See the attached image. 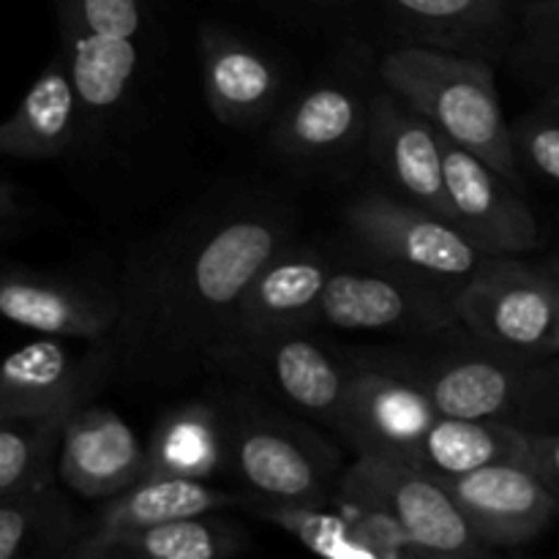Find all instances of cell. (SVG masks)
<instances>
[{
	"mask_svg": "<svg viewBox=\"0 0 559 559\" xmlns=\"http://www.w3.org/2000/svg\"><path fill=\"white\" fill-rule=\"evenodd\" d=\"M293 229L289 207L240 202L191 224L167 251L134 267L112 331L115 374L162 382L211 366L251 276Z\"/></svg>",
	"mask_w": 559,
	"mask_h": 559,
	"instance_id": "6da1fadb",
	"label": "cell"
},
{
	"mask_svg": "<svg viewBox=\"0 0 559 559\" xmlns=\"http://www.w3.org/2000/svg\"><path fill=\"white\" fill-rule=\"evenodd\" d=\"M360 364L402 377L442 418L502 420L516 429H551L557 415L555 358H522L467 331L409 338L407 347L360 349Z\"/></svg>",
	"mask_w": 559,
	"mask_h": 559,
	"instance_id": "7a4b0ae2",
	"label": "cell"
},
{
	"mask_svg": "<svg viewBox=\"0 0 559 559\" xmlns=\"http://www.w3.org/2000/svg\"><path fill=\"white\" fill-rule=\"evenodd\" d=\"M380 80L399 93L445 140L464 147L516 189L524 175L513 158L508 120L489 60L407 44L380 60Z\"/></svg>",
	"mask_w": 559,
	"mask_h": 559,
	"instance_id": "3957f363",
	"label": "cell"
},
{
	"mask_svg": "<svg viewBox=\"0 0 559 559\" xmlns=\"http://www.w3.org/2000/svg\"><path fill=\"white\" fill-rule=\"evenodd\" d=\"M222 409L224 469L251 497L331 506L344 462L325 435L262 399L235 396Z\"/></svg>",
	"mask_w": 559,
	"mask_h": 559,
	"instance_id": "277c9868",
	"label": "cell"
},
{
	"mask_svg": "<svg viewBox=\"0 0 559 559\" xmlns=\"http://www.w3.org/2000/svg\"><path fill=\"white\" fill-rule=\"evenodd\" d=\"M344 227L369 262L456 289L491 260L442 213L382 191L344 207Z\"/></svg>",
	"mask_w": 559,
	"mask_h": 559,
	"instance_id": "5b68a950",
	"label": "cell"
},
{
	"mask_svg": "<svg viewBox=\"0 0 559 559\" xmlns=\"http://www.w3.org/2000/svg\"><path fill=\"white\" fill-rule=\"evenodd\" d=\"M314 328L426 338L462 331V322L451 287L366 260L358 267L333 265L311 317Z\"/></svg>",
	"mask_w": 559,
	"mask_h": 559,
	"instance_id": "8992f818",
	"label": "cell"
},
{
	"mask_svg": "<svg viewBox=\"0 0 559 559\" xmlns=\"http://www.w3.org/2000/svg\"><path fill=\"white\" fill-rule=\"evenodd\" d=\"M459 322L469 336L522 358H557L559 289L551 271L516 257H491L453 289Z\"/></svg>",
	"mask_w": 559,
	"mask_h": 559,
	"instance_id": "52a82bcc",
	"label": "cell"
},
{
	"mask_svg": "<svg viewBox=\"0 0 559 559\" xmlns=\"http://www.w3.org/2000/svg\"><path fill=\"white\" fill-rule=\"evenodd\" d=\"M211 369H224L289 413L331 426L342 409L353 360L328 349L309 331L227 338Z\"/></svg>",
	"mask_w": 559,
	"mask_h": 559,
	"instance_id": "ba28073f",
	"label": "cell"
},
{
	"mask_svg": "<svg viewBox=\"0 0 559 559\" xmlns=\"http://www.w3.org/2000/svg\"><path fill=\"white\" fill-rule=\"evenodd\" d=\"M60 52L85 120H107L131 96L140 71L145 0H55Z\"/></svg>",
	"mask_w": 559,
	"mask_h": 559,
	"instance_id": "9c48e42d",
	"label": "cell"
},
{
	"mask_svg": "<svg viewBox=\"0 0 559 559\" xmlns=\"http://www.w3.org/2000/svg\"><path fill=\"white\" fill-rule=\"evenodd\" d=\"M336 495L369 502L396 519L420 559H473L491 555L448 491L445 480L396 459L358 456Z\"/></svg>",
	"mask_w": 559,
	"mask_h": 559,
	"instance_id": "30bf717a",
	"label": "cell"
},
{
	"mask_svg": "<svg viewBox=\"0 0 559 559\" xmlns=\"http://www.w3.org/2000/svg\"><path fill=\"white\" fill-rule=\"evenodd\" d=\"M112 374V333L91 342L82 358L44 336L0 360V418H66Z\"/></svg>",
	"mask_w": 559,
	"mask_h": 559,
	"instance_id": "8fae6325",
	"label": "cell"
},
{
	"mask_svg": "<svg viewBox=\"0 0 559 559\" xmlns=\"http://www.w3.org/2000/svg\"><path fill=\"white\" fill-rule=\"evenodd\" d=\"M448 216L489 257H519L540 246V229L516 186L442 136Z\"/></svg>",
	"mask_w": 559,
	"mask_h": 559,
	"instance_id": "7c38bea8",
	"label": "cell"
},
{
	"mask_svg": "<svg viewBox=\"0 0 559 559\" xmlns=\"http://www.w3.org/2000/svg\"><path fill=\"white\" fill-rule=\"evenodd\" d=\"M353 360L347 391L333 429L358 456L407 462L437 413L429 399L402 377Z\"/></svg>",
	"mask_w": 559,
	"mask_h": 559,
	"instance_id": "4fadbf2b",
	"label": "cell"
},
{
	"mask_svg": "<svg viewBox=\"0 0 559 559\" xmlns=\"http://www.w3.org/2000/svg\"><path fill=\"white\" fill-rule=\"evenodd\" d=\"M364 145L393 197L448 216L442 134L413 104L388 87L371 93Z\"/></svg>",
	"mask_w": 559,
	"mask_h": 559,
	"instance_id": "5bb4252c",
	"label": "cell"
},
{
	"mask_svg": "<svg viewBox=\"0 0 559 559\" xmlns=\"http://www.w3.org/2000/svg\"><path fill=\"white\" fill-rule=\"evenodd\" d=\"M0 317L41 336L96 342L118 325L120 295L82 278L0 267Z\"/></svg>",
	"mask_w": 559,
	"mask_h": 559,
	"instance_id": "9a60e30c",
	"label": "cell"
},
{
	"mask_svg": "<svg viewBox=\"0 0 559 559\" xmlns=\"http://www.w3.org/2000/svg\"><path fill=\"white\" fill-rule=\"evenodd\" d=\"M486 549H516L538 540L557 522L559 495L522 464H491L445 480Z\"/></svg>",
	"mask_w": 559,
	"mask_h": 559,
	"instance_id": "2e32d148",
	"label": "cell"
},
{
	"mask_svg": "<svg viewBox=\"0 0 559 559\" xmlns=\"http://www.w3.org/2000/svg\"><path fill=\"white\" fill-rule=\"evenodd\" d=\"M333 257L309 243L278 246L251 276L233 314L229 338L278 331H311L317 300L333 271Z\"/></svg>",
	"mask_w": 559,
	"mask_h": 559,
	"instance_id": "e0dca14e",
	"label": "cell"
},
{
	"mask_svg": "<svg viewBox=\"0 0 559 559\" xmlns=\"http://www.w3.org/2000/svg\"><path fill=\"white\" fill-rule=\"evenodd\" d=\"M145 448L118 413L80 404L63 420L55 473L85 500H109L142 478Z\"/></svg>",
	"mask_w": 559,
	"mask_h": 559,
	"instance_id": "ac0fdd59",
	"label": "cell"
},
{
	"mask_svg": "<svg viewBox=\"0 0 559 559\" xmlns=\"http://www.w3.org/2000/svg\"><path fill=\"white\" fill-rule=\"evenodd\" d=\"M371 93L349 76L320 80L306 87L276 120L271 145L295 162H331L366 140Z\"/></svg>",
	"mask_w": 559,
	"mask_h": 559,
	"instance_id": "d6986e66",
	"label": "cell"
},
{
	"mask_svg": "<svg viewBox=\"0 0 559 559\" xmlns=\"http://www.w3.org/2000/svg\"><path fill=\"white\" fill-rule=\"evenodd\" d=\"M200 60L205 98L222 123L257 126L276 107L282 74L262 49L224 27L200 31Z\"/></svg>",
	"mask_w": 559,
	"mask_h": 559,
	"instance_id": "ffe728a7",
	"label": "cell"
},
{
	"mask_svg": "<svg viewBox=\"0 0 559 559\" xmlns=\"http://www.w3.org/2000/svg\"><path fill=\"white\" fill-rule=\"evenodd\" d=\"M227 511L169 519L118 533H82L66 559H224L249 546V535Z\"/></svg>",
	"mask_w": 559,
	"mask_h": 559,
	"instance_id": "44dd1931",
	"label": "cell"
},
{
	"mask_svg": "<svg viewBox=\"0 0 559 559\" xmlns=\"http://www.w3.org/2000/svg\"><path fill=\"white\" fill-rule=\"evenodd\" d=\"M82 123V107L63 52L44 66L20 107L0 123V156L58 158L71 151Z\"/></svg>",
	"mask_w": 559,
	"mask_h": 559,
	"instance_id": "7402d4cb",
	"label": "cell"
},
{
	"mask_svg": "<svg viewBox=\"0 0 559 559\" xmlns=\"http://www.w3.org/2000/svg\"><path fill=\"white\" fill-rule=\"evenodd\" d=\"M396 22L420 47L489 58L508 36V0H382Z\"/></svg>",
	"mask_w": 559,
	"mask_h": 559,
	"instance_id": "603a6c76",
	"label": "cell"
},
{
	"mask_svg": "<svg viewBox=\"0 0 559 559\" xmlns=\"http://www.w3.org/2000/svg\"><path fill=\"white\" fill-rule=\"evenodd\" d=\"M524 445H527V431L502 420L437 415L413 448L407 464L440 480H453L491 464H522Z\"/></svg>",
	"mask_w": 559,
	"mask_h": 559,
	"instance_id": "cb8c5ba5",
	"label": "cell"
},
{
	"mask_svg": "<svg viewBox=\"0 0 559 559\" xmlns=\"http://www.w3.org/2000/svg\"><path fill=\"white\" fill-rule=\"evenodd\" d=\"M251 495L213 489L194 478H140L129 489L104 500L96 516L85 522L82 533H118V530L145 527L169 519L200 516L213 511L246 508Z\"/></svg>",
	"mask_w": 559,
	"mask_h": 559,
	"instance_id": "d4e9b609",
	"label": "cell"
},
{
	"mask_svg": "<svg viewBox=\"0 0 559 559\" xmlns=\"http://www.w3.org/2000/svg\"><path fill=\"white\" fill-rule=\"evenodd\" d=\"M224 469L222 409L211 402H186L167 409L145 445L142 478L207 480Z\"/></svg>",
	"mask_w": 559,
	"mask_h": 559,
	"instance_id": "484cf974",
	"label": "cell"
},
{
	"mask_svg": "<svg viewBox=\"0 0 559 559\" xmlns=\"http://www.w3.org/2000/svg\"><path fill=\"white\" fill-rule=\"evenodd\" d=\"M82 530L55 484L0 497V559L66 557Z\"/></svg>",
	"mask_w": 559,
	"mask_h": 559,
	"instance_id": "4316f807",
	"label": "cell"
},
{
	"mask_svg": "<svg viewBox=\"0 0 559 559\" xmlns=\"http://www.w3.org/2000/svg\"><path fill=\"white\" fill-rule=\"evenodd\" d=\"M66 418H0V497L55 484Z\"/></svg>",
	"mask_w": 559,
	"mask_h": 559,
	"instance_id": "83f0119b",
	"label": "cell"
},
{
	"mask_svg": "<svg viewBox=\"0 0 559 559\" xmlns=\"http://www.w3.org/2000/svg\"><path fill=\"white\" fill-rule=\"evenodd\" d=\"M251 516L273 524L293 535L298 544L314 555L328 559H371L364 546L349 533L347 519L336 511H328V506H311V502H276L251 497L246 502Z\"/></svg>",
	"mask_w": 559,
	"mask_h": 559,
	"instance_id": "f1b7e54d",
	"label": "cell"
},
{
	"mask_svg": "<svg viewBox=\"0 0 559 559\" xmlns=\"http://www.w3.org/2000/svg\"><path fill=\"white\" fill-rule=\"evenodd\" d=\"M513 158L522 175H533L544 189H557L559 180V87L544 91V98L508 123Z\"/></svg>",
	"mask_w": 559,
	"mask_h": 559,
	"instance_id": "f546056e",
	"label": "cell"
},
{
	"mask_svg": "<svg viewBox=\"0 0 559 559\" xmlns=\"http://www.w3.org/2000/svg\"><path fill=\"white\" fill-rule=\"evenodd\" d=\"M522 41L516 55L533 80H544L546 87L557 85L559 58V0H527L522 11Z\"/></svg>",
	"mask_w": 559,
	"mask_h": 559,
	"instance_id": "4dcf8cb0",
	"label": "cell"
},
{
	"mask_svg": "<svg viewBox=\"0 0 559 559\" xmlns=\"http://www.w3.org/2000/svg\"><path fill=\"white\" fill-rule=\"evenodd\" d=\"M331 502L338 506V513L347 519L349 533L371 559H420L413 540L407 538V533L399 527L391 513L342 495H333Z\"/></svg>",
	"mask_w": 559,
	"mask_h": 559,
	"instance_id": "1f68e13d",
	"label": "cell"
},
{
	"mask_svg": "<svg viewBox=\"0 0 559 559\" xmlns=\"http://www.w3.org/2000/svg\"><path fill=\"white\" fill-rule=\"evenodd\" d=\"M522 467L533 473L546 489L559 495V437L555 429L527 431Z\"/></svg>",
	"mask_w": 559,
	"mask_h": 559,
	"instance_id": "d6a6232c",
	"label": "cell"
},
{
	"mask_svg": "<svg viewBox=\"0 0 559 559\" xmlns=\"http://www.w3.org/2000/svg\"><path fill=\"white\" fill-rule=\"evenodd\" d=\"M25 213L20 202V191L9 180H0V218H16Z\"/></svg>",
	"mask_w": 559,
	"mask_h": 559,
	"instance_id": "836d02e7",
	"label": "cell"
},
{
	"mask_svg": "<svg viewBox=\"0 0 559 559\" xmlns=\"http://www.w3.org/2000/svg\"><path fill=\"white\" fill-rule=\"evenodd\" d=\"M11 235H16L14 218H0V240L11 238Z\"/></svg>",
	"mask_w": 559,
	"mask_h": 559,
	"instance_id": "e575fe53",
	"label": "cell"
}]
</instances>
